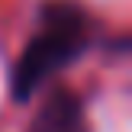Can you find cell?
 Returning <instances> with one entry per match:
<instances>
[{"instance_id":"6da1fadb","label":"cell","mask_w":132,"mask_h":132,"mask_svg":"<svg viewBox=\"0 0 132 132\" xmlns=\"http://www.w3.org/2000/svg\"><path fill=\"white\" fill-rule=\"evenodd\" d=\"M87 48V19L84 10L71 0H52L42 6V29L23 48L13 71V97L19 103L36 94L61 64L77 58Z\"/></svg>"},{"instance_id":"7a4b0ae2","label":"cell","mask_w":132,"mask_h":132,"mask_svg":"<svg viewBox=\"0 0 132 132\" xmlns=\"http://www.w3.org/2000/svg\"><path fill=\"white\" fill-rule=\"evenodd\" d=\"M29 132H87V119H84L81 100L74 94H68V90L48 94L45 103L39 106Z\"/></svg>"}]
</instances>
